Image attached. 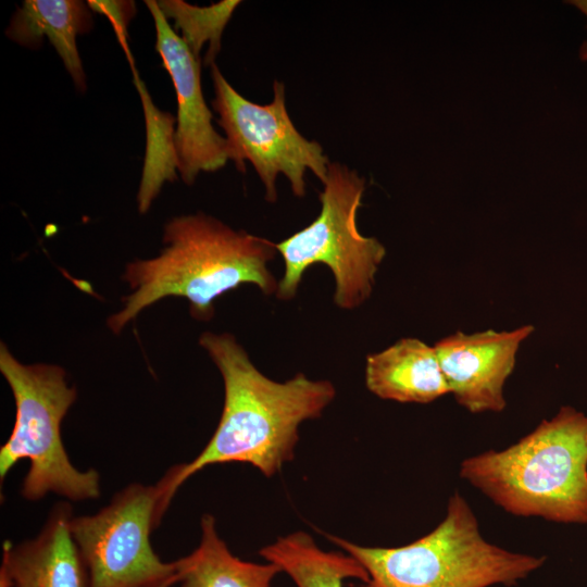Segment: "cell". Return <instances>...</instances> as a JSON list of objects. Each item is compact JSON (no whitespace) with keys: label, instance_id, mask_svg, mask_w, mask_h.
Instances as JSON below:
<instances>
[{"label":"cell","instance_id":"cell-1","mask_svg":"<svg viewBox=\"0 0 587 587\" xmlns=\"http://www.w3.org/2000/svg\"><path fill=\"white\" fill-rule=\"evenodd\" d=\"M199 345L222 375L224 405L202 451L161 478L168 502L184 482L212 464L248 463L273 476L294 459L299 425L320 417L336 396L329 380H313L303 373L284 383L266 377L232 334L205 332Z\"/></svg>","mask_w":587,"mask_h":587},{"label":"cell","instance_id":"cell-2","mask_svg":"<svg viewBox=\"0 0 587 587\" xmlns=\"http://www.w3.org/2000/svg\"><path fill=\"white\" fill-rule=\"evenodd\" d=\"M164 247L150 259H136L122 275L129 294L122 308L108 317V327L120 334L140 312L166 297L189 301L193 319L209 321L215 300L245 284L264 295L277 292L278 282L267 267L276 243L235 230L204 213L180 215L164 226Z\"/></svg>","mask_w":587,"mask_h":587},{"label":"cell","instance_id":"cell-3","mask_svg":"<svg viewBox=\"0 0 587 587\" xmlns=\"http://www.w3.org/2000/svg\"><path fill=\"white\" fill-rule=\"evenodd\" d=\"M460 476L511 514L587 524V415L562 407L507 449L465 459Z\"/></svg>","mask_w":587,"mask_h":587},{"label":"cell","instance_id":"cell-4","mask_svg":"<svg viewBox=\"0 0 587 587\" xmlns=\"http://www.w3.org/2000/svg\"><path fill=\"white\" fill-rule=\"evenodd\" d=\"M328 538L363 565L369 574L365 587L511 586L546 560L488 542L470 504L458 492L450 497L439 525L409 545L365 547Z\"/></svg>","mask_w":587,"mask_h":587},{"label":"cell","instance_id":"cell-5","mask_svg":"<svg viewBox=\"0 0 587 587\" xmlns=\"http://www.w3.org/2000/svg\"><path fill=\"white\" fill-rule=\"evenodd\" d=\"M0 372L15 402L14 426L0 448L1 480L26 459L29 470L21 489L25 499L36 501L51 492L73 501L98 498L99 473L75 467L61 438L62 420L77 398L65 370L57 364H24L1 342Z\"/></svg>","mask_w":587,"mask_h":587},{"label":"cell","instance_id":"cell-6","mask_svg":"<svg viewBox=\"0 0 587 587\" xmlns=\"http://www.w3.org/2000/svg\"><path fill=\"white\" fill-rule=\"evenodd\" d=\"M320 193L321 212L305 228L276 243L285 263L276 297L287 301L296 296L305 270L326 264L335 278V303L352 310L369 299L386 249L357 226L365 180L354 170L330 162Z\"/></svg>","mask_w":587,"mask_h":587},{"label":"cell","instance_id":"cell-7","mask_svg":"<svg viewBox=\"0 0 587 587\" xmlns=\"http://www.w3.org/2000/svg\"><path fill=\"white\" fill-rule=\"evenodd\" d=\"M160 483L124 487L98 512L74 516L71 534L86 567L88 587H171L174 562L153 551L150 534L168 508Z\"/></svg>","mask_w":587,"mask_h":587},{"label":"cell","instance_id":"cell-8","mask_svg":"<svg viewBox=\"0 0 587 587\" xmlns=\"http://www.w3.org/2000/svg\"><path fill=\"white\" fill-rule=\"evenodd\" d=\"M214 98L212 107L225 132L227 157L240 172L249 161L265 188V200H277L276 178L284 174L296 197L305 195L304 174L310 170L325 182L329 161L322 146L304 138L286 109L285 85L275 80L273 100L254 103L226 80L215 63L211 66Z\"/></svg>","mask_w":587,"mask_h":587},{"label":"cell","instance_id":"cell-9","mask_svg":"<svg viewBox=\"0 0 587 587\" xmlns=\"http://www.w3.org/2000/svg\"><path fill=\"white\" fill-rule=\"evenodd\" d=\"M154 20L155 50L168 72L177 99V129L174 134L176 167L185 184L200 172H214L227 160L226 140L212 125V112L201 89V63L167 23L158 1H145Z\"/></svg>","mask_w":587,"mask_h":587},{"label":"cell","instance_id":"cell-10","mask_svg":"<svg viewBox=\"0 0 587 587\" xmlns=\"http://www.w3.org/2000/svg\"><path fill=\"white\" fill-rule=\"evenodd\" d=\"M533 332L532 325L504 332H458L437 341L434 348L458 403L472 413L502 411L505 380L521 344Z\"/></svg>","mask_w":587,"mask_h":587},{"label":"cell","instance_id":"cell-11","mask_svg":"<svg viewBox=\"0 0 587 587\" xmlns=\"http://www.w3.org/2000/svg\"><path fill=\"white\" fill-rule=\"evenodd\" d=\"M72 508L61 502L50 511L39 534L3 544L0 573L11 587H88L86 567L71 534Z\"/></svg>","mask_w":587,"mask_h":587},{"label":"cell","instance_id":"cell-12","mask_svg":"<svg viewBox=\"0 0 587 587\" xmlns=\"http://www.w3.org/2000/svg\"><path fill=\"white\" fill-rule=\"evenodd\" d=\"M365 383L382 399L427 403L450 392L434 346L416 338H402L369 354Z\"/></svg>","mask_w":587,"mask_h":587},{"label":"cell","instance_id":"cell-13","mask_svg":"<svg viewBox=\"0 0 587 587\" xmlns=\"http://www.w3.org/2000/svg\"><path fill=\"white\" fill-rule=\"evenodd\" d=\"M92 27L89 5L77 0H25L12 16L5 35L18 45L36 49L48 37L78 91L86 78L76 37Z\"/></svg>","mask_w":587,"mask_h":587},{"label":"cell","instance_id":"cell-14","mask_svg":"<svg viewBox=\"0 0 587 587\" xmlns=\"http://www.w3.org/2000/svg\"><path fill=\"white\" fill-rule=\"evenodd\" d=\"M180 587H271L279 566L243 561L234 555L218 536L213 515L201 519V540L188 555L174 561Z\"/></svg>","mask_w":587,"mask_h":587},{"label":"cell","instance_id":"cell-15","mask_svg":"<svg viewBox=\"0 0 587 587\" xmlns=\"http://www.w3.org/2000/svg\"><path fill=\"white\" fill-rule=\"evenodd\" d=\"M260 554L279 566L297 587H344L347 578L369 580L366 570L355 558L322 550L304 532L279 537L263 547Z\"/></svg>","mask_w":587,"mask_h":587},{"label":"cell","instance_id":"cell-16","mask_svg":"<svg viewBox=\"0 0 587 587\" xmlns=\"http://www.w3.org/2000/svg\"><path fill=\"white\" fill-rule=\"evenodd\" d=\"M239 3L237 0H224L199 8L180 0L158 1L164 16L175 21L174 27L182 32V39L196 57H199L202 45L209 41L204 62L210 66L221 49L223 29Z\"/></svg>","mask_w":587,"mask_h":587},{"label":"cell","instance_id":"cell-17","mask_svg":"<svg viewBox=\"0 0 587 587\" xmlns=\"http://www.w3.org/2000/svg\"><path fill=\"white\" fill-rule=\"evenodd\" d=\"M90 9L108 15L113 21L120 36L125 35L129 20L135 14V5L130 1H88Z\"/></svg>","mask_w":587,"mask_h":587},{"label":"cell","instance_id":"cell-18","mask_svg":"<svg viewBox=\"0 0 587 587\" xmlns=\"http://www.w3.org/2000/svg\"><path fill=\"white\" fill-rule=\"evenodd\" d=\"M569 3H572L574 7H576L587 17V0H574L569 1ZM579 57L583 61H587V40L583 42L579 49Z\"/></svg>","mask_w":587,"mask_h":587},{"label":"cell","instance_id":"cell-19","mask_svg":"<svg viewBox=\"0 0 587 587\" xmlns=\"http://www.w3.org/2000/svg\"><path fill=\"white\" fill-rule=\"evenodd\" d=\"M0 587H11L10 582L2 573H0Z\"/></svg>","mask_w":587,"mask_h":587}]
</instances>
